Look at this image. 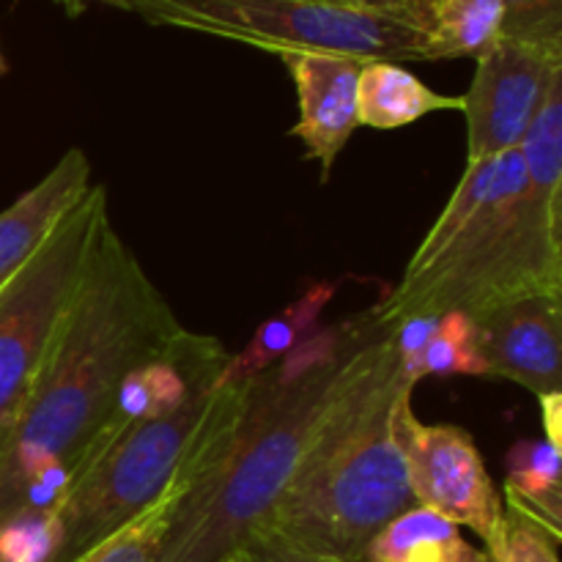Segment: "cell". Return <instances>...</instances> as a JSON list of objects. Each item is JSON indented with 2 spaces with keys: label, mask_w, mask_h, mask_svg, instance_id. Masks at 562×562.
<instances>
[{
  "label": "cell",
  "mask_w": 562,
  "mask_h": 562,
  "mask_svg": "<svg viewBox=\"0 0 562 562\" xmlns=\"http://www.w3.org/2000/svg\"><path fill=\"white\" fill-rule=\"evenodd\" d=\"M108 3L119 5V9H132V3H135V0H108Z\"/></svg>",
  "instance_id": "28"
},
{
  "label": "cell",
  "mask_w": 562,
  "mask_h": 562,
  "mask_svg": "<svg viewBox=\"0 0 562 562\" xmlns=\"http://www.w3.org/2000/svg\"><path fill=\"white\" fill-rule=\"evenodd\" d=\"M250 387L252 379L217 384L168 415L124 428L60 503L58 562L77 560L179 483L195 486L234 437Z\"/></svg>",
  "instance_id": "5"
},
{
  "label": "cell",
  "mask_w": 562,
  "mask_h": 562,
  "mask_svg": "<svg viewBox=\"0 0 562 562\" xmlns=\"http://www.w3.org/2000/svg\"><path fill=\"white\" fill-rule=\"evenodd\" d=\"M459 110L461 97L431 91L406 66L393 60H368L357 80V124L368 130H401L428 113Z\"/></svg>",
  "instance_id": "14"
},
{
  "label": "cell",
  "mask_w": 562,
  "mask_h": 562,
  "mask_svg": "<svg viewBox=\"0 0 562 562\" xmlns=\"http://www.w3.org/2000/svg\"><path fill=\"white\" fill-rule=\"evenodd\" d=\"M472 318L486 376L521 384L536 398L562 393V296H519Z\"/></svg>",
  "instance_id": "11"
},
{
  "label": "cell",
  "mask_w": 562,
  "mask_h": 562,
  "mask_svg": "<svg viewBox=\"0 0 562 562\" xmlns=\"http://www.w3.org/2000/svg\"><path fill=\"white\" fill-rule=\"evenodd\" d=\"M335 294H338V283H316L300 300L283 307L278 316L267 318L252 333L245 349L239 355L228 357V362L223 368V376H220V384L247 382V379L258 376L267 368H272L274 362L283 360L285 355H291L307 335L316 333L318 322H322V313L327 311Z\"/></svg>",
  "instance_id": "16"
},
{
  "label": "cell",
  "mask_w": 562,
  "mask_h": 562,
  "mask_svg": "<svg viewBox=\"0 0 562 562\" xmlns=\"http://www.w3.org/2000/svg\"><path fill=\"white\" fill-rule=\"evenodd\" d=\"M108 225V190L93 184L47 241L0 285V445L31 393Z\"/></svg>",
  "instance_id": "7"
},
{
  "label": "cell",
  "mask_w": 562,
  "mask_h": 562,
  "mask_svg": "<svg viewBox=\"0 0 562 562\" xmlns=\"http://www.w3.org/2000/svg\"><path fill=\"white\" fill-rule=\"evenodd\" d=\"M130 11L151 25L250 44L274 55H344L362 64L434 60L428 36L415 22L322 0H135Z\"/></svg>",
  "instance_id": "6"
},
{
  "label": "cell",
  "mask_w": 562,
  "mask_h": 562,
  "mask_svg": "<svg viewBox=\"0 0 562 562\" xmlns=\"http://www.w3.org/2000/svg\"><path fill=\"white\" fill-rule=\"evenodd\" d=\"M420 376H486L475 318L470 313L450 311L437 316L423 349Z\"/></svg>",
  "instance_id": "20"
},
{
  "label": "cell",
  "mask_w": 562,
  "mask_h": 562,
  "mask_svg": "<svg viewBox=\"0 0 562 562\" xmlns=\"http://www.w3.org/2000/svg\"><path fill=\"white\" fill-rule=\"evenodd\" d=\"M296 88L300 121L289 135L300 137L307 159L322 165V181L329 179L335 159L351 140L357 124V80L362 60L344 55H280Z\"/></svg>",
  "instance_id": "12"
},
{
  "label": "cell",
  "mask_w": 562,
  "mask_h": 562,
  "mask_svg": "<svg viewBox=\"0 0 562 562\" xmlns=\"http://www.w3.org/2000/svg\"><path fill=\"white\" fill-rule=\"evenodd\" d=\"M322 3L340 5V9L373 11V14L401 16V20L415 22V25H417V11H420V0H322Z\"/></svg>",
  "instance_id": "24"
},
{
  "label": "cell",
  "mask_w": 562,
  "mask_h": 562,
  "mask_svg": "<svg viewBox=\"0 0 562 562\" xmlns=\"http://www.w3.org/2000/svg\"><path fill=\"white\" fill-rule=\"evenodd\" d=\"M181 329L110 223L0 445V516L60 508L113 412L119 384L132 368L162 355Z\"/></svg>",
  "instance_id": "1"
},
{
  "label": "cell",
  "mask_w": 562,
  "mask_h": 562,
  "mask_svg": "<svg viewBox=\"0 0 562 562\" xmlns=\"http://www.w3.org/2000/svg\"><path fill=\"white\" fill-rule=\"evenodd\" d=\"M228 357L225 346L212 335L181 329L179 338L162 355L132 368L124 382L119 384L113 412L93 439L91 453L77 477L102 459L104 450L124 434V428L168 415L192 395L217 387Z\"/></svg>",
  "instance_id": "10"
},
{
  "label": "cell",
  "mask_w": 562,
  "mask_h": 562,
  "mask_svg": "<svg viewBox=\"0 0 562 562\" xmlns=\"http://www.w3.org/2000/svg\"><path fill=\"white\" fill-rule=\"evenodd\" d=\"M503 36L562 53V0H499Z\"/></svg>",
  "instance_id": "22"
},
{
  "label": "cell",
  "mask_w": 562,
  "mask_h": 562,
  "mask_svg": "<svg viewBox=\"0 0 562 562\" xmlns=\"http://www.w3.org/2000/svg\"><path fill=\"white\" fill-rule=\"evenodd\" d=\"M190 488L192 483H179V486H173L165 497H159L151 508H146L140 516H135L130 525L115 530L113 536L99 541L97 547H91L88 552H82L80 558L71 562H157L159 549H162L165 541V532H168L170 519H173V510L179 508V503L184 499V494L190 492Z\"/></svg>",
  "instance_id": "19"
},
{
  "label": "cell",
  "mask_w": 562,
  "mask_h": 562,
  "mask_svg": "<svg viewBox=\"0 0 562 562\" xmlns=\"http://www.w3.org/2000/svg\"><path fill=\"white\" fill-rule=\"evenodd\" d=\"M362 562H488V558L461 536L456 521L415 505L371 538Z\"/></svg>",
  "instance_id": "15"
},
{
  "label": "cell",
  "mask_w": 562,
  "mask_h": 562,
  "mask_svg": "<svg viewBox=\"0 0 562 562\" xmlns=\"http://www.w3.org/2000/svg\"><path fill=\"white\" fill-rule=\"evenodd\" d=\"M417 25L434 60L477 58L503 36L499 0H420Z\"/></svg>",
  "instance_id": "18"
},
{
  "label": "cell",
  "mask_w": 562,
  "mask_h": 562,
  "mask_svg": "<svg viewBox=\"0 0 562 562\" xmlns=\"http://www.w3.org/2000/svg\"><path fill=\"white\" fill-rule=\"evenodd\" d=\"M560 75L562 53L510 38H497L477 55L470 91L461 97L467 162L519 148Z\"/></svg>",
  "instance_id": "9"
},
{
  "label": "cell",
  "mask_w": 562,
  "mask_h": 562,
  "mask_svg": "<svg viewBox=\"0 0 562 562\" xmlns=\"http://www.w3.org/2000/svg\"><path fill=\"white\" fill-rule=\"evenodd\" d=\"M562 450L547 439H527L508 450L505 508L530 516L552 536L562 538Z\"/></svg>",
  "instance_id": "17"
},
{
  "label": "cell",
  "mask_w": 562,
  "mask_h": 562,
  "mask_svg": "<svg viewBox=\"0 0 562 562\" xmlns=\"http://www.w3.org/2000/svg\"><path fill=\"white\" fill-rule=\"evenodd\" d=\"M412 393L415 390L398 401L395 437L415 505L437 510L459 527H470L486 547L503 516V497L488 475L483 453L467 428L423 423L412 406Z\"/></svg>",
  "instance_id": "8"
},
{
  "label": "cell",
  "mask_w": 562,
  "mask_h": 562,
  "mask_svg": "<svg viewBox=\"0 0 562 562\" xmlns=\"http://www.w3.org/2000/svg\"><path fill=\"white\" fill-rule=\"evenodd\" d=\"M541 404V420L543 431H547V442L562 450V393H552L538 398Z\"/></svg>",
  "instance_id": "25"
},
{
  "label": "cell",
  "mask_w": 562,
  "mask_h": 562,
  "mask_svg": "<svg viewBox=\"0 0 562 562\" xmlns=\"http://www.w3.org/2000/svg\"><path fill=\"white\" fill-rule=\"evenodd\" d=\"M409 390L390 333L327 412L258 530L318 558L362 562L371 538L415 508L395 437V409Z\"/></svg>",
  "instance_id": "3"
},
{
  "label": "cell",
  "mask_w": 562,
  "mask_h": 562,
  "mask_svg": "<svg viewBox=\"0 0 562 562\" xmlns=\"http://www.w3.org/2000/svg\"><path fill=\"white\" fill-rule=\"evenodd\" d=\"M91 162L69 148L47 176L0 212V285L47 241L55 225L91 190Z\"/></svg>",
  "instance_id": "13"
},
{
  "label": "cell",
  "mask_w": 562,
  "mask_h": 562,
  "mask_svg": "<svg viewBox=\"0 0 562 562\" xmlns=\"http://www.w3.org/2000/svg\"><path fill=\"white\" fill-rule=\"evenodd\" d=\"M223 562H252L250 554H247V549H234V552L228 554V558H223Z\"/></svg>",
  "instance_id": "26"
},
{
  "label": "cell",
  "mask_w": 562,
  "mask_h": 562,
  "mask_svg": "<svg viewBox=\"0 0 562 562\" xmlns=\"http://www.w3.org/2000/svg\"><path fill=\"white\" fill-rule=\"evenodd\" d=\"M560 541L547 527L514 508H505L486 543L488 562H560Z\"/></svg>",
  "instance_id": "21"
},
{
  "label": "cell",
  "mask_w": 562,
  "mask_h": 562,
  "mask_svg": "<svg viewBox=\"0 0 562 562\" xmlns=\"http://www.w3.org/2000/svg\"><path fill=\"white\" fill-rule=\"evenodd\" d=\"M247 554L252 562H344L333 558H318V554L302 552V549L291 547V543L280 541L269 530H252L245 541Z\"/></svg>",
  "instance_id": "23"
},
{
  "label": "cell",
  "mask_w": 562,
  "mask_h": 562,
  "mask_svg": "<svg viewBox=\"0 0 562 562\" xmlns=\"http://www.w3.org/2000/svg\"><path fill=\"white\" fill-rule=\"evenodd\" d=\"M390 333L373 305L318 327L252 376L234 437L173 510L157 562H223L245 547L272 514L327 412Z\"/></svg>",
  "instance_id": "2"
},
{
  "label": "cell",
  "mask_w": 562,
  "mask_h": 562,
  "mask_svg": "<svg viewBox=\"0 0 562 562\" xmlns=\"http://www.w3.org/2000/svg\"><path fill=\"white\" fill-rule=\"evenodd\" d=\"M64 3L69 5L71 14H77V11H82V3H80V0H64Z\"/></svg>",
  "instance_id": "27"
},
{
  "label": "cell",
  "mask_w": 562,
  "mask_h": 562,
  "mask_svg": "<svg viewBox=\"0 0 562 562\" xmlns=\"http://www.w3.org/2000/svg\"><path fill=\"white\" fill-rule=\"evenodd\" d=\"M521 146L467 162L453 195L393 291L376 305L390 329L412 316L475 313L519 300L543 285L549 241L536 214L521 203Z\"/></svg>",
  "instance_id": "4"
},
{
  "label": "cell",
  "mask_w": 562,
  "mask_h": 562,
  "mask_svg": "<svg viewBox=\"0 0 562 562\" xmlns=\"http://www.w3.org/2000/svg\"><path fill=\"white\" fill-rule=\"evenodd\" d=\"M9 75V60H5V55L0 53V77Z\"/></svg>",
  "instance_id": "29"
}]
</instances>
